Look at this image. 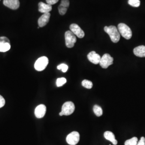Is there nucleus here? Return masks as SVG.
<instances>
[{"label": "nucleus", "instance_id": "nucleus-1", "mask_svg": "<svg viewBox=\"0 0 145 145\" xmlns=\"http://www.w3.org/2000/svg\"><path fill=\"white\" fill-rule=\"evenodd\" d=\"M104 30L105 32H106L109 35L112 42L114 43H117L119 42L120 38V35L119 33L118 30L116 26L114 25L105 26Z\"/></svg>", "mask_w": 145, "mask_h": 145}, {"label": "nucleus", "instance_id": "nucleus-2", "mask_svg": "<svg viewBox=\"0 0 145 145\" xmlns=\"http://www.w3.org/2000/svg\"><path fill=\"white\" fill-rule=\"evenodd\" d=\"M118 30L120 35L126 39H130L132 36L131 29L124 23H120L118 25Z\"/></svg>", "mask_w": 145, "mask_h": 145}, {"label": "nucleus", "instance_id": "nucleus-3", "mask_svg": "<svg viewBox=\"0 0 145 145\" xmlns=\"http://www.w3.org/2000/svg\"><path fill=\"white\" fill-rule=\"evenodd\" d=\"M75 110V105L72 102H66L63 104L61 111L59 113L60 116H69L72 114Z\"/></svg>", "mask_w": 145, "mask_h": 145}, {"label": "nucleus", "instance_id": "nucleus-4", "mask_svg": "<svg viewBox=\"0 0 145 145\" xmlns=\"http://www.w3.org/2000/svg\"><path fill=\"white\" fill-rule=\"evenodd\" d=\"M48 63V59L46 57H42L38 58L35 63V68L37 71H42L46 68Z\"/></svg>", "mask_w": 145, "mask_h": 145}, {"label": "nucleus", "instance_id": "nucleus-5", "mask_svg": "<svg viewBox=\"0 0 145 145\" xmlns=\"http://www.w3.org/2000/svg\"><path fill=\"white\" fill-rule=\"evenodd\" d=\"M65 42L68 48H72L74 46L75 43L76 42V36L71 31H67L65 32Z\"/></svg>", "mask_w": 145, "mask_h": 145}, {"label": "nucleus", "instance_id": "nucleus-6", "mask_svg": "<svg viewBox=\"0 0 145 145\" xmlns=\"http://www.w3.org/2000/svg\"><path fill=\"white\" fill-rule=\"evenodd\" d=\"M114 61V58L111 57V56L108 54H104L103 57H101L100 62H99V65L104 69H106L109 67V66L113 64Z\"/></svg>", "mask_w": 145, "mask_h": 145}, {"label": "nucleus", "instance_id": "nucleus-7", "mask_svg": "<svg viewBox=\"0 0 145 145\" xmlns=\"http://www.w3.org/2000/svg\"><path fill=\"white\" fill-rule=\"evenodd\" d=\"M80 140V134L78 132L73 131L68 135L66 137V141L69 145H76Z\"/></svg>", "mask_w": 145, "mask_h": 145}, {"label": "nucleus", "instance_id": "nucleus-8", "mask_svg": "<svg viewBox=\"0 0 145 145\" xmlns=\"http://www.w3.org/2000/svg\"><path fill=\"white\" fill-rule=\"evenodd\" d=\"M70 31L79 38H82L84 37V32L81 27L76 24H72L70 25Z\"/></svg>", "mask_w": 145, "mask_h": 145}, {"label": "nucleus", "instance_id": "nucleus-9", "mask_svg": "<svg viewBox=\"0 0 145 145\" xmlns=\"http://www.w3.org/2000/svg\"><path fill=\"white\" fill-rule=\"evenodd\" d=\"M46 112V107L44 104L37 106L35 110V114L37 118H42L44 117Z\"/></svg>", "mask_w": 145, "mask_h": 145}, {"label": "nucleus", "instance_id": "nucleus-10", "mask_svg": "<svg viewBox=\"0 0 145 145\" xmlns=\"http://www.w3.org/2000/svg\"><path fill=\"white\" fill-rule=\"evenodd\" d=\"M3 5L11 9L16 10L20 5L19 0H3Z\"/></svg>", "mask_w": 145, "mask_h": 145}, {"label": "nucleus", "instance_id": "nucleus-11", "mask_svg": "<svg viewBox=\"0 0 145 145\" xmlns=\"http://www.w3.org/2000/svg\"><path fill=\"white\" fill-rule=\"evenodd\" d=\"M87 57L90 62L95 65H97L99 63L101 59V56L99 55V54L96 53L95 51L90 52L87 56Z\"/></svg>", "mask_w": 145, "mask_h": 145}, {"label": "nucleus", "instance_id": "nucleus-12", "mask_svg": "<svg viewBox=\"0 0 145 145\" xmlns=\"http://www.w3.org/2000/svg\"><path fill=\"white\" fill-rule=\"evenodd\" d=\"M50 16L51 14L50 12L43 14V15L41 16V17L38 19V24L39 26L40 27H42L45 26L49 22Z\"/></svg>", "mask_w": 145, "mask_h": 145}, {"label": "nucleus", "instance_id": "nucleus-13", "mask_svg": "<svg viewBox=\"0 0 145 145\" xmlns=\"http://www.w3.org/2000/svg\"><path fill=\"white\" fill-rule=\"evenodd\" d=\"M38 7H39L38 11L40 12H42L43 14L48 13L49 12L52 10V5L44 3L42 2H40L38 3Z\"/></svg>", "mask_w": 145, "mask_h": 145}, {"label": "nucleus", "instance_id": "nucleus-14", "mask_svg": "<svg viewBox=\"0 0 145 145\" xmlns=\"http://www.w3.org/2000/svg\"><path fill=\"white\" fill-rule=\"evenodd\" d=\"M133 53L137 57H145V46L141 45L136 47L133 50Z\"/></svg>", "mask_w": 145, "mask_h": 145}, {"label": "nucleus", "instance_id": "nucleus-15", "mask_svg": "<svg viewBox=\"0 0 145 145\" xmlns=\"http://www.w3.org/2000/svg\"><path fill=\"white\" fill-rule=\"evenodd\" d=\"M104 137L106 140L111 141L113 145H117L118 141L116 139L114 134L112 132H111V131L105 132V133H104Z\"/></svg>", "mask_w": 145, "mask_h": 145}, {"label": "nucleus", "instance_id": "nucleus-16", "mask_svg": "<svg viewBox=\"0 0 145 145\" xmlns=\"http://www.w3.org/2000/svg\"><path fill=\"white\" fill-rule=\"evenodd\" d=\"M93 111L94 114L97 117H100L103 114V110L98 105H95L93 106Z\"/></svg>", "mask_w": 145, "mask_h": 145}, {"label": "nucleus", "instance_id": "nucleus-17", "mask_svg": "<svg viewBox=\"0 0 145 145\" xmlns=\"http://www.w3.org/2000/svg\"><path fill=\"white\" fill-rule=\"evenodd\" d=\"M10 43H5L0 44V52H5L10 49Z\"/></svg>", "mask_w": 145, "mask_h": 145}, {"label": "nucleus", "instance_id": "nucleus-18", "mask_svg": "<svg viewBox=\"0 0 145 145\" xmlns=\"http://www.w3.org/2000/svg\"><path fill=\"white\" fill-rule=\"evenodd\" d=\"M138 142L137 137H133L132 138L127 140L125 142V145H137Z\"/></svg>", "mask_w": 145, "mask_h": 145}, {"label": "nucleus", "instance_id": "nucleus-19", "mask_svg": "<svg viewBox=\"0 0 145 145\" xmlns=\"http://www.w3.org/2000/svg\"><path fill=\"white\" fill-rule=\"evenodd\" d=\"M82 85L83 87L87 89H91L93 86V84L92 82L87 80H84L82 81Z\"/></svg>", "mask_w": 145, "mask_h": 145}, {"label": "nucleus", "instance_id": "nucleus-20", "mask_svg": "<svg viewBox=\"0 0 145 145\" xmlns=\"http://www.w3.org/2000/svg\"><path fill=\"white\" fill-rule=\"evenodd\" d=\"M67 82V80L65 78H58L57 80L56 84L57 87H61L63 86Z\"/></svg>", "mask_w": 145, "mask_h": 145}, {"label": "nucleus", "instance_id": "nucleus-21", "mask_svg": "<svg viewBox=\"0 0 145 145\" xmlns=\"http://www.w3.org/2000/svg\"><path fill=\"white\" fill-rule=\"evenodd\" d=\"M128 3L133 7H138L140 5V0H129Z\"/></svg>", "mask_w": 145, "mask_h": 145}, {"label": "nucleus", "instance_id": "nucleus-22", "mask_svg": "<svg viewBox=\"0 0 145 145\" xmlns=\"http://www.w3.org/2000/svg\"><path fill=\"white\" fill-rule=\"evenodd\" d=\"M68 8H66L65 7H63L62 5H60L58 7V10L59 12L61 15H64L66 14Z\"/></svg>", "mask_w": 145, "mask_h": 145}, {"label": "nucleus", "instance_id": "nucleus-23", "mask_svg": "<svg viewBox=\"0 0 145 145\" xmlns=\"http://www.w3.org/2000/svg\"><path fill=\"white\" fill-rule=\"evenodd\" d=\"M57 69H59V70H61L62 72H66L67 71L68 66L66 64L61 63V64L57 66Z\"/></svg>", "mask_w": 145, "mask_h": 145}, {"label": "nucleus", "instance_id": "nucleus-24", "mask_svg": "<svg viewBox=\"0 0 145 145\" xmlns=\"http://www.w3.org/2000/svg\"><path fill=\"white\" fill-rule=\"evenodd\" d=\"M5 43H10L9 39L6 37H0V44Z\"/></svg>", "mask_w": 145, "mask_h": 145}, {"label": "nucleus", "instance_id": "nucleus-25", "mask_svg": "<svg viewBox=\"0 0 145 145\" xmlns=\"http://www.w3.org/2000/svg\"><path fill=\"white\" fill-rule=\"evenodd\" d=\"M60 5H62L63 7H65L66 8H68L69 6V0H62L61 2Z\"/></svg>", "mask_w": 145, "mask_h": 145}, {"label": "nucleus", "instance_id": "nucleus-26", "mask_svg": "<svg viewBox=\"0 0 145 145\" xmlns=\"http://www.w3.org/2000/svg\"><path fill=\"white\" fill-rule=\"evenodd\" d=\"M5 99L1 95H0V108L5 106Z\"/></svg>", "mask_w": 145, "mask_h": 145}, {"label": "nucleus", "instance_id": "nucleus-27", "mask_svg": "<svg viewBox=\"0 0 145 145\" xmlns=\"http://www.w3.org/2000/svg\"><path fill=\"white\" fill-rule=\"evenodd\" d=\"M47 4H48L50 5H53L56 3H57L59 0H46Z\"/></svg>", "mask_w": 145, "mask_h": 145}, {"label": "nucleus", "instance_id": "nucleus-28", "mask_svg": "<svg viewBox=\"0 0 145 145\" xmlns=\"http://www.w3.org/2000/svg\"><path fill=\"white\" fill-rule=\"evenodd\" d=\"M137 145H145V137H141L140 140L138 142Z\"/></svg>", "mask_w": 145, "mask_h": 145}, {"label": "nucleus", "instance_id": "nucleus-29", "mask_svg": "<svg viewBox=\"0 0 145 145\" xmlns=\"http://www.w3.org/2000/svg\"></svg>", "mask_w": 145, "mask_h": 145}]
</instances>
